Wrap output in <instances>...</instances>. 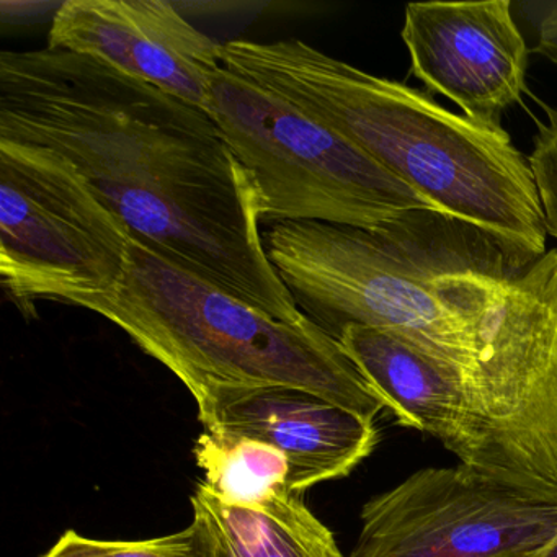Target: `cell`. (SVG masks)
<instances>
[{"label":"cell","instance_id":"6da1fadb","mask_svg":"<svg viewBox=\"0 0 557 557\" xmlns=\"http://www.w3.org/2000/svg\"><path fill=\"white\" fill-rule=\"evenodd\" d=\"M0 139L66 158L152 252L280 321L306 318L267 257L252 174L197 107L96 58L4 51Z\"/></svg>","mask_w":557,"mask_h":557},{"label":"cell","instance_id":"7a4b0ae2","mask_svg":"<svg viewBox=\"0 0 557 557\" xmlns=\"http://www.w3.org/2000/svg\"><path fill=\"white\" fill-rule=\"evenodd\" d=\"M263 246L309 321L335 341L348 325L400 335L458 374L469 413L484 391L508 285L530 267L436 210L376 230L280 221Z\"/></svg>","mask_w":557,"mask_h":557},{"label":"cell","instance_id":"3957f363","mask_svg":"<svg viewBox=\"0 0 557 557\" xmlns=\"http://www.w3.org/2000/svg\"><path fill=\"white\" fill-rule=\"evenodd\" d=\"M240 79L322 123L435 210L497 239L531 265L547 230L530 159L505 129L478 125L429 92L373 76L299 40L223 45Z\"/></svg>","mask_w":557,"mask_h":557},{"label":"cell","instance_id":"277c9868","mask_svg":"<svg viewBox=\"0 0 557 557\" xmlns=\"http://www.w3.org/2000/svg\"><path fill=\"white\" fill-rule=\"evenodd\" d=\"M197 397L210 386L285 384L376 419L386 410L341 342L308 318L283 322L133 239L120 285L83 299Z\"/></svg>","mask_w":557,"mask_h":557},{"label":"cell","instance_id":"5b68a950","mask_svg":"<svg viewBox=\"0 0 557 557\" xmlns=\"http://www.w3.org/2000/svg\"><path fill=\"white\" fill-rule=\"evenodd\" d=\"M208 115L252 174L263 223L376 230L409 211L435 210L350 141L226 67L213 77Z\"/></svg>","mask_w":557,"mask_h":557},{"label":"cell","instance_id":"8992f818","mask_svg":"<svg viewBox=\"0 0 557 557\" xmlns=\"http://www.w3.org/2000/svg\"><path fill=\"white\" fill-rule=\"evenodd\" d=\"M133 237L63 156L0 139V278L25 318L122 282Z\"/></svg>","mask_w":557,"mask_h":557},{"label":"cell","instance_id":"52a82bcc","mask_svg":"<svg viewBox=\"0 0 557 557\" xmlns=\"http://www.w3.org/2000/svg\"><path fill=\"white\" fill-rule=\"evenodd\" d=\"M348 557H524L557 533V504L465 465L423 468L367 502Z\"/></svg>","mask_w":557,"mask_h":557},{"label":"cell","instance_id":"ba28073f","mask_svg":"<svg viewBox=\"0 0 557 557\" xmlns=\"http://www.w3.org/2000/svg\"><path fill=\"white\" fill-rule=\"evenodd\" d=\"M410 73L478 125L504 129L505 113L527 92L530 48L510 0L422 2L404 12Z\"/></svg>","mask_w":557,"mask_h":557},{"label":"cell","instance_id":"9c48e42d","mask_svg":"<svg viewBox=\"0 0 557 557\" xmlns=\"http://www.w3.org/2000/svg\"><path fill=\"white\" fill-rule=\"evenodd\" d=\"M50 50L96 58L208 113L223 45L161 0H67L48 35Z\"/></svg>","mask_w":557,"mask_h":557},{"label":"cell","instance_id":"30bf717a","mask_svg":"<svg viewBox=\"0 0 557 557\" xmlns=\"http://www.w3.org/2000/svg\"><path fill=\"white\" fill-rule=\"evenodd\" d=\"M205 430L275 446L288 459V488L347 478L376 448L374 420L319 394L285 384L207 387L195 397Z\"/></svg>","mask_w":557,"mask_h":557},{"label":"cell","instance_id":"8fae6325","mask_svg":"<svg viewBox=\"0 0 557 557\" xmlns=\"http://www.w3.org/2000/svg\"><path fill=\"white\" fill-rule=\"evenodd\" d=\"M338 342L400 426L433 436L472 469L468 404L451 368L383 329L348 325Z\"/></svg>","mask_w":557,"mask_h":557},{"label":"cell","instance_id":"7c38bea8","mask_svg":"<svg viewBox=\"0 0 557 557\" xmlns=\"http://www.w3.org/2000/svg\"><path fill=\"white\" fill-rule=\"evenodd\" d=\"M191 507L208 557H345L334 533L289 488L243 505L224 500L201 481Z\"/></svg>","mask_w":557,"mask_h":557},{"label":"cell","instance_id":"4fadbf2b","mask_svg":"<svg viewBox=\"0 0 557 557\" xmlns=\"http://www.w3.org/2000/svg\"><path fill=\"white\" fill-rule=\"evenodd\" d=\"M194 455L205 484L224 500L259 504L288 488V459L269 443L205 430L195 442Z\"/></svg>","mask_w":557,"mask_h":557},{"label":"cell","instance_id":"5bb4252c","mask_svg":"<svg viewBox=\"0 0 557 557\" xmlns=\"http://www.w3.org/2000/svg\"><path fill=\"white\" fill-rule=\"evenodd\" d=\"M41 557H208V544L195 521L177 533L138 541L90 540L70 530Z\"/></svg>","mask_w":557,"mask_h":557},{"label":"cell","instance_id":"9a60e30c","mask_svg":"<svg viewBox=\"0 0 557 557\" xmlns=\"http://www.w3.org/2000/svg\"><path fill=\"white\" fill-rule=\"evenodd\" d=\"M543 110L544 120L537 122L528 159L540 191L547 236L557 243V109L543 103Z\"/></svg>","mask_w":557,"mask_h":557},{"label":"cell","instance_id":"2e32d148","mask_svg":"<svg viewBox=\"0 0 557 557\" xmlns=\"http://www.w3.org/2000/svg\"><path fill=\"white\" fill-rule=\"evenodd\" d=\"M534 51L557 67V2L547 4L537 18Z\"/></svg>","mask_w":557,"mask_h":557},{"label":"cell","instance_id":"e0dca14e","mask_svg":"<svg viewBox=\"0 0 557 557\" xmlns=\"http://www.w3.org/2000/svg\"><path fill=\"white\" fill-rule=\"evenodd\" d=\"M524 557H557V533L546 544Z\"/></svg>","mask_w":557,"mask_h":557}]
</instances>
